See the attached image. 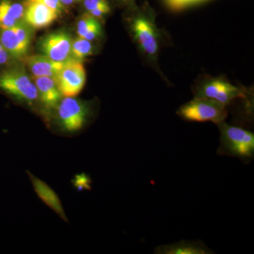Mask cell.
I'll return each mask as SVG.
<instances>
[{"label": "cell", "instance_id": "6da1fadb", "mask_svg": "<svg viewBox=\"0 0 254 254\" xmlns=\"http://www.w3.org/2000/svg\"><path fill=\"white\" fill-rule=\"evenodd\" d=\"M127 11V24L142 58L145 63L165 78L159 67L158 58L168 39L167 33L157 25L155 10L145 2Z\"/></svg>", "mask_w": 254, "mask_h": 254}, {"label": "cell", "instance_id": "7a4b0ae2", "mask_svg": "<svg viewBox=\"0 0 254 254\" xmlns=\"http://www.w3.org/2000/svg\"><path fill=\"white\" fill-rule=\"evenodd\" d=\"M193 91L194 97L214 100L226 108L235 100L247 99L252 95L247 88L235 86L225 76L209 75L200 76L195 81Z\"/></svg>", "mask_w": 254, "mask_h": 254}, {"label": "cell", "instance_id": "3957f363", "mask_svg": "<svg viewBox=\"0 0 254 254\" xmlns=\"http://www.w3.org/2000/svg\"><path fill=\"white\" fill-rule=\"evenodd\" d=\"M220 132L219 155L235 157L244 162L250 161L254 155V133L225 122L218 125Z\"/></svg>", "mask_w": 254, "mask_h": 254}, {"label": "cell", "instance_id": "277c9868", "mask_svg": "<svg viewBox=\"0 0 254 254\" xmlns=\"http://www.w3.org/2000/svg\"><path fill=\"white\" fill-rule=\"evenodd\" d=\"M0 90L18 103L33 106L38 100V90L24 68L13 67L0 73Z\"/></svg>", "mask_w": 254, "mask_h": 254}, {"label": "cell", "instance_id": "5b68a950", "mask_svg": "<svg viewBox=\"0 0 254 254\" xmlns=\"http://www.w3.org/2000/svg\"><path fill=\"white\" fill-rule=\"evenodd\" d=\"M56 110L58 127L64 134H75L81 131L91 115L90 105L74 97H64Z\"/></svg>", "mask_w": 254, "mask_h": 254}, {"label": "cell", "instance_id": "8992f818", "mask_svg": "<svg viewBox=\"0 0 254 254\" xmlns=\"http://www.w3.org/2000/svg\"><path fill=\"white\" fill-rule=\"evenodd\" d=\"M182 120L195 123L210 122L219 125L227 118V108L214 100L194 97L188 103L182 105L177 111Z\"/></svg>", "mask_w": 254, "mask_h": 254}, {"label": "cell", "instance_id": "52a82bcc", "mask_svg": "<svg viewBox=\"0 0 254 254\" xmlns=\"http://www.w3.org/2000/svg\"><path fill=\"white\" fill-rule=\"evenodd\" d=\"M86 71L81 62L71 58L55 78L60 93L64 97H75L79 94L86 83Z\"/></svg>", "mask_w": 254, "mask_h": 254}, {"label": "cell", "instance_id": "ba28073f", "mask_svg": "<svg viewBox=\"0 0 254 254\" xmlns=\"http://www.w3.org/2000/svg\"><path fill=\"white\" fill-rule=\"evenodd\" d=\"M73 40L66 32L50 33L40 41V50L43 55L58 63H66L71 59Z\"/></svg>", "mask_w": 254, "mask_h": 254}, {"label": "cell", "instance_id": "9c48e42d", "mask_svg": "<svg viewBox=\"0 0 254 254\" xmlns=\"http://www.w3.org/2000/svg\"><path fill=\"white\" fill-rule=\"evenodd\" d=\"M23 3L24 21L35 29L48 27L60 16L55 10L43 3L26 1H23Z\"/></svg>", "mask_w": 254, "mask_h": 254}, {"label": "cell", "instance_id": "30bf717a", "mask_svg": "<svg viewBox=\"0 0 254 254\" xmlns=\"http://www.w3.org/2000/svg\"><path fill=\"white\" fill-rule=\"evenodd\" d=\"M38 93V100L46 113L55 111L63 99L58 83L54 78L36 77L34 78Z\"/></svg>", "mask_w": 254, "mask_h": 254}, {"label": "cell", "instance_id": "8fae6325", "mask_svg": "<svg viewBox=\"0 0 254 254\" xmlns=\"http://www.w3.org/2000/svg\"><path fill=\"white\" fill-rule=\"evenodd\" d=\"M27 174L35 191L38 197L41 198L42 201L44 202L63 220L68 222V218L65 213L63 203L56 192L48 184L33 175L31 172L27 171Z\"/></svg>", "mask_w": 254, "mask_h": 254}, {"label": "cell", "instance_id": "7c38bea8", "mask_svg": "<svg viewBox=\"0 0 254 254\" xmlns=\"http://www.w3.org/2000/svg\"><path fill=\"white\" fill-rule=\"evenodd\" d=\"M24 63L35 77L56 78L65 63L53 61L43 55L26 57Z\"/></svg>", "mask_w": 254, "mask_h": 254}, {"label": "cell", "instance_id": "4fadbf2b", "mask_svg": "<svg viewBox=\"0 0 254 254\" xmlns=\"http://www.w3.org/2000/svg\"><path fill=\"white\" fill-rule=\"evenodd\" d=\"M23 0H0V30L14 28L24 20Z\"/></svg>", "mask_w": 254, "mask_h": 254}, {"label": "cell", "instance_id": "5bb4252c", "mask_svg": "<svg viewBox=\"0 0 254 254\" xmlns=\"http://www.w3.org/2000/svg\"><path fill=\"white\" fill-rule=\"evenodd\" d=\"M156 254H214L201 241L182 240L170 245H160L155 249Z\"/></svg>", "mask_w": 254, "mask_h": 254}, {"label": "cell", "instance_id": "9a60e30c", "mask_svg": "<svg viewBox=\"0 0 254 254\" xmlns=\"http://www.w3.org/2000/svg\"><path fill=\"white\" fill-rule=\"evenodd\" d=\"M76 31L78 37L91 42L100 39L103 35L100 21L87 12L82 15L78 20Z\"/></svg>", "mask_w": 254, "mask_h": 254}, {"label": "cell", "instance_id": "2e32d148", "mask_svg": "<svg viewBox=\"0 0 254 254\" xmlns=\"http://www.w3.org/2000/svg\"><path fill=\"white\" fill-rule=\"evenodd\" d=\"M0 42L11 58L21 59L26 56V53L20 44L13 28L0 30Z\"/></svg>", "mask_w": 254, "mask_h": 254}, {"label": "cell", "instance_id": "e0dca14e", "mask_svg": "<svg viewBox=\"0 0 254 254\" xmlns=\"http://www.w3.org/2000/svg\"><path fill=\"white\" fill-rule=\"evenodd\" d=\"M93 54V46L91 41L78 37L72 41L71 58L81 62L82 60Z\"/></svg>", "mask_w": 254, "mask_h": 254}, {"label": "cell", "instance_id": "ac0fdd59", "mask_svg": "<svg viewBox=\"0 0 254 254\" xmlns=\"http://www.w3.org/2000/svg\"><path fill=\"white\" fill-rule=\"evenodd\" d=\"M13 29L23 49L27 53L33 38V28L23 20L18 22Z\"/></svg>", "mask_w": 254, "mask_h": 254}, {"label": "cell", "instance_id": "d6986e66", "mask_svg": "<svg viewBox=\"0 0 254 254\" xmlns=\"http://www.w3.org/2000/svg\"><path fill=\"white\" fill-rule=\"evenodd\" d=\"M164 1L169 9L177 11L186 9L192 5L202 2L205 0H164Z\"/></svg>", "mask_w": 254, "mask_h": 254}, {"label": "cell", "instance_id": "ffe728a7", "mask_svg": "<svg viewBox=\"0 0 254 254\" xmlns=\"http://www.w3.org/2000/svg\"><path fill=\"white\" fill-rule=\"evenodd\" d=\"M81 2L86 12L88 13L98 8L112 6L110 0H82Z\"/></svg>", "mask_w": 254, "mask_h": 254}, {"label": "cell", "instance_id": "44dd1931", "mask_svg": "<svg viewBox=\"0 0 254 254\" xmlns=\"http://www.w3.org/2000/svg\"><path fill=\"white\" fill-rule=\"evenodd\" d=\"M26 1H37V2L43 3L46 6H49L53 10H55L60 16L66 12V8H65L60 2V0H23Z\"/></svg>", "mask_w": 254, "mask_h": 254}, {"label": "cell", "instance_id": "7402d4cb", "mask_svg": "<svg viewBox=\"0 0 254 254\" xmlns=\"http://www.w3.org/2000/svg\"><path fill=\"white\" fill-rule=\"evenodd\" d=\"M11 58V55L8 53L7 50L5 49L4 47L0 42V67L7 64Z\"/></svg>", "mask_w": 254, "mask_h": 254}, {"label": "cell", "instance_id": "603a6c76", "mask_svg": "<svg viewBox=\"0 0 254 254\" xmlns=\"http://www.w3.org/2000/svg\"><path fill=\"white\" fill-rule=\"evenodd\" d=\"M119 6L125 8L126 9H130L136 6L135 0H114Z\"/></svg>", "mask_w": 254, "mask_h": 254}, {"label": "cell", "instance_id": "cb8c5ba5", "mask_svg": "<svg viewBox=\"0 0 254 254\" xmlns=\"http://www.w3.org/2000/svg\"><path fill=\"white\" fill-rule=\"evenodd\" d=\"M82 0H60L61 4L64 6L65 8L67 9L69 6H72L75 4H77L78 2H81Z\"/></svg>", "mask_w": 254, "mask_h": 254}]
</instances>
